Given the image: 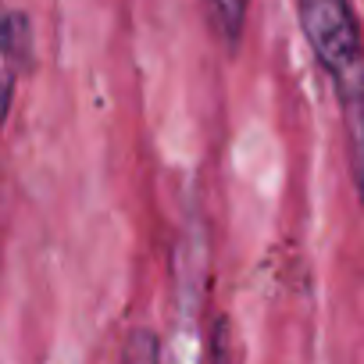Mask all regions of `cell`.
<instances>
[{
  "label": "cell",
  "instance_id": "obj_3",
  "mask_svg": "<svg viewBox=\"0 0 364 364\" xmlns=\"http://www.w3.org/2000/svg\"><path fill=\"white\" fill-rule=\"evenodd\" d=\"M247 8L250 0H204V11L211 22V33L218 36V43L232 54L243 40V26H247Z\"/></svg>",
  "mask_w": 364,
  "mask_h": 364
},
{
  "label": "cell",
  "instance_id": "obj_4",
  "mask_svg": "<svg viewBox=\"0 0 364 364\" xmlns=\"http://www.w3.org/2000/svg\"><path fill=\"white\" fill-rule=\"evenodd\" d=\"M161 357V343L154 332H132L129 346H125V360H157Z\"/></svg>",
  "mask_w": 364,
  "mask_h": 364
},
{
  "label": "cell",
  "instance_id": "obj_2",
  "mask_svg": "<svg viewBox=\"0 0 364 364\" xmlns=\"http://www.w3.org/2000/svg\"><path fill=\"white\" fill-rule=\"evenodd\" d=\"M29 65V22L0 0V132H4L18 72Z\"/></svg>",
  "mask_w": 364,
  "mask_h": 364
},
{
  "label": "cell",
  "instance_id": "obj_1",
  "mask_svg": "<svg viewBox=\"0 0 364 364\" xmlns=\"http://www.w3.org/2000/svg\"><path fill=\"white\" fill-rule=\"evenodd\" d=\"M304 40L332 82L357 200L364 204V29L350 0H296Z\"/></svg>",
  "mask_w": 364,
  "mask_h": 364
}]
</instances>
